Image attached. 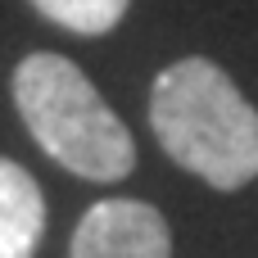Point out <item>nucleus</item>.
I'll list each match as a JSON object with an SVG mask.
<instances>
[{
	"label": "nucleus",
	"mask_w": 258,
	"mask_h": 258,
	"mask_svg": "<svg viewBox=\"0 0 258 258\" xmlns=\"http://www.w3.org/2000/svg\"><path fill=\"white\" fill-rule=\"evenodd\" d=\"M150 127L163 154L231 195L258 181V109L213 59H177L150 86Z\"/></svg>",
	"instance_id": "nucleus-1"
},
{
	"label": "nucleus",
	"mask_w": 258,
	"mask_h": 258,
	"mask_svg": "<svg viewBox=\"0 0 258 258\" xmlns=\"http://www.w3.org/2000/svg\"><path fill=\"white\" fill-rule=\"evenodd\" d=\"M14 104L32 141L82 181H122L136 168L127 122L63 54L36 50L14 68Z\"/></svg>",
	"instance_id": "nucleus-2"
},
{
	"label": "nucleus",
	"mask_w": 258,
	"mask_h": 258,
	"mask_svg": "<svg viewBox=\"0 0 258 258\" xmlns=\"http://www.w3.org/2000/svg\"><path fill=\"white\" fill-rule=\"evenodd\" d=\"M68 258H172V231L145 200H100L82 213Z\"/></svg>",
	"instance_id": "nucleus-3"
},
{
	"label": "nucleus",
	"mask_w": 258,
	"mask_h": 258,
	"mask_svg": "<svg viewBox=\"0 0 258 258\" xmlns=\"http://www.w3.org/2000/svg\"><path fill=\"white\" fill-rule=\"evenodd\" d=\"M45 236V200L27 168L0 159V258H36Z\"/></svg>",
	"instance_id": "nucleus-4"
},
{
	"label": "nucleus",
	"mask_w": 258,
	"mask_h": 258,
	"mask_svg": "<svg viewBox=\"0 0 258 258\" xmlns=\"http://www.w3.org/2000/svg\"><path fill=\"white\" fill-rule=\"evenodd\" d=\"M32 9H36L41 18H50L54 27H63V32H77V36H109V32L127 18L132 0H32Z\"/></svg>",
	"instance_id": "nucleus-5"
}]
</instances>
